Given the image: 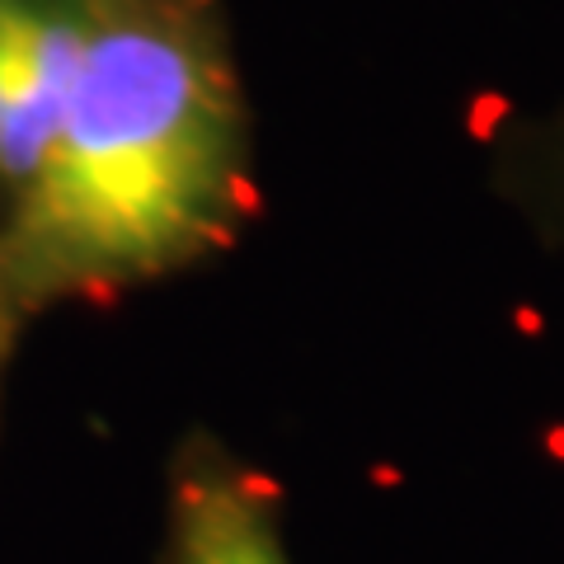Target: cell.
Returning <instances> with one entry per match:
<instances>
[{
	"label": "cell",
	"mask_w": 564,
	"mask_h": 564,
	"mask_svg": "<svg viewBox=\"0 0 564 564\" xmlns=\"http://www.w3.org/2000/svg\"><path fill=\"white\" fill-rule=\"evenodd\" d=\"M161 564H292L273 480L207 429L170 456Z\"/></svg>",
	"instance_id": "cell-2"
},
{
	"label": "cell",
	"mask_w": 564,
	"mask_h": 564,
	"mask_svg": "<svg viewBox=\"0 0 564 564\" xmlns=\"http://www.w3.org/2000/svg\"><path fill=\"white\" fill-rule=\"evenodd\" d=\"M250 217L236 76L193 0H90L43 170L0 212L24 315L113 302L198 269Z\"/></svg>",
	"instance_id": "cell-1"
},
{
	"label": "cell",
	"mask_w": 564,
	"mask_h": 564,
	"mask_svg": "<svg viewBox=\"0 0 564 564\" xmlns=\"http://www.w3.org/2000/svg\"><path fill=\"white\" fill-rule=\"evenodd\" d=\"M20 321H24V311L14 306L6 278H0V391H6V372H10V352H14V334H20Z\"/></svg>",
	"instance_id": "cell-3"
}]
</instances>
